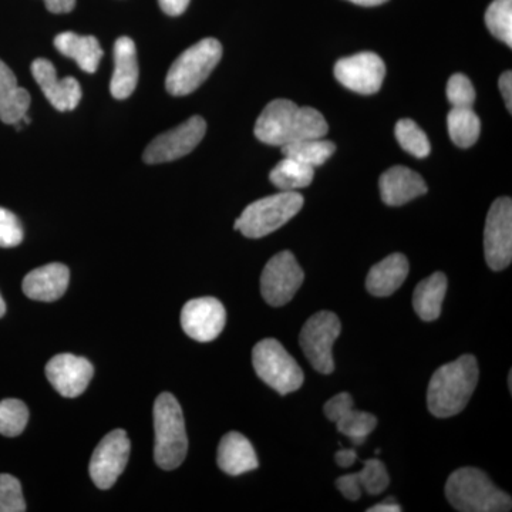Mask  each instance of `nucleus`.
<instances>
[{
  "instance_id": "f257e3e1",
  "label": "nucleus",
  "mask_w": 512,
  "mask_h": 512,
  "mask_svg": "<svg viewBox=\"0 0 512 512\" xmlns=\"http://www.w3.org/2000/svg\"><path fill=\"white\" fill-rule=\"evenodd\" d=\"M254 131L262 143L284 147L305 138L325 137L329 126L323 114L313 107H299L291 100L279 99L265 107Z\"/></svg>"
},
{
  "instance_id": "f03ea898",
  "label": "nucleus",
  "mask_w": 512,
  "mask_h": 512,
  "mask_svg": "<svg viewBox=\"0 0 512 512\" xmlns=\"http://www.w3.org/2000/svg\"><path fill=\"white\" fill-rule=\"evenodd\" d=\"M477 359L471 355L458 357L454 362L439 367L431 377L427 389V406L439 419H448L466 409L478 383Z\"/></svg>"
},
{
  "instance_id": "7ed1b4c3",
  "label": "nucleus",
  "mask_w": 512,
  "mask_h": 512,
  "mask_svg": "<svg viewBox=\"0 0 512 512\" xmlns=\"http://www.w3.org/2000/svg\"><path fill=\"white\" fill-rule=\"evenodd\" d=\"M446 497L461 512H505L511 510V497L495 487L478 468H458L446 484Z\"/></svg>"
},
{
  "instance_id": "20e7f679",
  "label": "nucleus",
  "mask_w": 512,
  "mask_h": 512,
  "mask_svg": "<svg viewBox=\"0 0 512 512\" xmlns=\"http://www.w3.org/2000/svg\"><path fill=\"white\" fill-rule=\"evenodd\" d=\"M154 460L163 470H175L187 457L188 437L183 409L171 393H161L154 404Z\"/></svg>"
},
{
  "instance_id": "39448f33",
  "label": "nucleus",
  "mask_w": 512,
  "mask_h": 512,
  "mask_svg": "<svg viewBox=\"0 0 512 512\" xmlns=\"http://www.w3.org/2000/svg\"><path fill=\"white\" fill-rule=\"evenodd\" d=\"M222 57V46L207 37L177 57L165 77V89L173 96H188L210 77Z\"/></svg>"
},
{
  "instance_id": "423d86ee",
  "label": "nucleus",
  "mask_w": 512,
  "mask_h": 512,
  "mask_svg": "<svg viewBox=\"0 0 512 512\" xmlns=\"http://www.w3.org/2000/svg\"><path fill=\"white\" fill-rule=\"evenodd\" d=\"M303 197L296 191H281L252 202L235 221L234 228L247 238H262L284 227L303 207Z\"/></svg>"
},
{
  "instance_id": "0eeeda50",
  "label": "nucleus",
  "mask_w": 512,
  "mask_h": 512,
  "mask_svg": "<svg viewBox=\"0 0 512 512\" xmlns=\"http://www.w3.org/2000/svg\"><path fill=\"white\" fill-rule=\"evenodd\" d=\"M252 365L259 379L282 396L301 389L305 380L301 366L276 339L256 343Z\"/></svg>"
},
{
  "instance_id": "6e6552de",
  "label": "nucleus",
  "mask_w": 512,
  "mask_h": 512,
  "mask_svg": "<svg viewBox=\"0 0 512 512\" xmlns=\"http://www.w3.org/2000/svg\"><path fill=\"white\" fill-rule=\"evenodd\" d=\"M342 332V323L333 312L322 311L308 319L302 328L301 348L313 369L323 375H330L335 370L333 362V343Z\"/></svg>"
},
{
  "instance_id": "1a4fd4ad",
  "label": "nucleus",
  "mask_w": 512,
  "mask_h": 512,
  "mask_svg": "<svg viewBox=\"0 0 512 512\" xmlns=\"http://www.w3.org/2000/svg\"><path fill=\"white\" fill-rule=\"evenodd\" d=\"M484 252L493 271H503L512 261V201L501 197L488 211L484 229Z\"/></svg>"
},
{
  "instance_id": "9d476101",
  "label": "nucleus",
  "mask_w": 512,
  "mask_h": 512,
  "mask_svg": "<svg viewBox=\"0 0 512 512\" xmlns=\"http://www.w3.org/2000/svg\"><path fill=\"white\" fill-rule=\"evenodd\" d=\"M305 279L292 252L282 251L269 259L261 275V293L265 302L275 308L291 302Z\"/></svg>"
},
{
  "instance_id": "9b49d317",
  "label": "nucleus",
  "mask_w": 512,
  "mask_h": 512,
  "mask_svg": "<svg viewBox=\"0 0 512 512\" xmlns=\"http://www.w3.org/2000/svg\"><path fill=\"white\" fill-rule=\"evenodd\" d=\"M205 133H207L205 120L200 116H192L180 126L154 138L144 151V163H170L187 156L201 143Z\"/></svg>"
},
{
  "instance_id": "f8f14e48",
  "label": "nucleus",
  "mask_w": 512,
  "mask_h": 512,
  "mask_svg": "<svg viewBox=\"0 0 512 512\" xmlns=\"http://www.w3.org/2000/svg\"><path fill=\"white\" fill-rule=\"evenodd\" d=\"M130 439L124 430H114L100 441L90 460V477L100 490H109L126 470Z\"/></svg>"
},
{
  "instance_id": "ddd939ff",
  "label": "nucleus",
  "mask_w": 512,
  "mask_h": 512,
  "mask_svg": "<svg viewBox=\"0 0 512 512\" xmlns=\"http://www.w3.org/2000/svg\"><path fill=\"white\" fill-rule=\"evenodd\" d=\"M386 66L382 57L372 52L340 59L335 66V77L343 86L359 94H375L382 87Z\"/></svg>"
},
{
  "instance_id": "4468645a",
  "label": "nucleus",
  "mask_w": 512,
  "mask_h": 512,
  "mask_svg": "<svg viewBox=\"0 0 512 512\" xmlns=\"http://www.w3.org/2000/svg\"><path fill=\"white\" fill-rule=\"evenodd\" d=\"M227 322V312L218 299L198 298L185 303L181 326L191 339L207 343L221 335Z\"/></svg>"
},
{
  "instance_id": "2eb2a0df",
  "label": "nucleus",
  "mask_w": 512,
  "mask_h": 512,
  "mask_svg": "<svg viewBox=\"0 0 512 512\" xmlns=\"http://www.w3.org/2000/svg\"><path fill=\"white\" fill-rule=\"evenodd\" d=\"M93 376L92 363L84 357L70 355V353L52 357L46 365L47 380L55 387L57 393L69 399L86 392Z\"/></svg>"
},
{
  "instance_id": "dca6fc26",
  "label": "nucleus",
  "mask_w": 512,
  "mask_h": 512,
  "mask_svg": "<svg viewBox=\"0 0 512 512\" xmlns=\"http://www.w3.org/2000/svg\"><path fill=\"white\" fill-rule=\"evenodd\" d=\"M326 416L336 424L340 433L352 440L355 446H362L367 436L376 429L377 419L373 414L355 409L349 393H339L326 402Z\"/></svg>"
},
{
  "instance_id": "f3484780",
  "label": "nucleus",
  "mask_w": 512,
  "mask_h": 512,
  "mask_svg": "<svg viewBox=\"0 0 512 512\" xmlns=\"http://www.w3.org/2000/svg\"><path fill=\"white\" fill-rule=\"evenodd\" d=\"M30 70L40 90L56 110L72 111L79 106L83 94L82 87L74 77L57 79L55 66L46 59H36Z\"/></svg>"
},
{
  "instance_id": "a211bd4d",
  "label": "nucleus",
  "mask_w": 512,
  "mask_h": 512,
  "mask_svg": "<svg viewBox=\"0 0 512 512\" xmlns=\"http://www.w3.org/2000/svg\"><path fill=\"white\" fill-rule=\"evenodd\" d=\"M427 184L420 174L410 168L396 165L380 177V195L384 204L400 207L426 194Z\"/></svg>"
},
{
  "instance_id": "6ab92c4d",
  "label": "nucleus",
  "mask_w": 512,
  "mask_h": 512,
  "mask_svg": "<svg viewBox=\"0 0 512 512\" xmlns=\"http://www.w3.org/2000/svg\"><path fill=\"white\" fill-rule=\"evenodd\" d=\"M69 268L63 264H49L33 269L23 279V292L33 301L55 302L62 298L69 286Z\"/></svg>"
},
{
  "instance_id": "aec40b11",
  "label": "nucleus",
  "mask_w": 512,
  "mask_h": 512,
  "mask_svg": "<svg viewBox=\"0 0 512 512\" xmlns=\"http://www.w3.org/2000/svg\"><path fill=\"white\" fill-rule=\"evenodd\" d=\"M138 83L136 43L130 37H119L114 43V72L110 82L111 96L117 100L128 99Z\"/></svg>"
},
{
  "instance_id": "412c9836",
  "label": "nucleus",
  "mask_w": 512,
  "mask_h": 512,
  "mask_svg": "<svg viewBox=\"0 0 512 512\" xmlns=\"http://www.w3.org/2000/svg\"><path fill=\"white\" fill-rule=\"evenodd\" d=\"M363 466L365 467L360 473L348 474L336 480V487L346 500H359L362 497V490L370 495H379L389 487V474L382 461L373 458V460L363 461Z\"/></svg>"
},
{
  "instance_id": "4be33fe9",
  "label": "nucleus",
  "mask_w": 512,
  "mask_h": 512,
  "mask_svg": "<svg viewBox=\"0 0 512 512\" xmlns=\"http://www.w3.org/2000/svg\"><path fill=\"white\" fill-rule=\"evenodd\" d=\"M218 467L228 476H241L256 470L258 457L251 441L237 431L225 434L218 446Z\"/></svg>"
},
{
  "instance_id": "5701e85b",
  "label": "nucleus",
  "mask_w": 512,
  "mask_h": 512,
  "mask_svg": "<svg viewBox=\"0 0 512 512\" xmlns=\"http://www.w3.org/2000/svg\"><path fill=\"white\" fill-rule=\"evenodd\" d=\"M409 275V261L403 254H392L373 266L367 274L366 288L370 295L386 298L393 295Z\"/></svg>"
},
{
  "instance_id": "b1692460",
  "label": "nucleus",
  "mask_w": 512,
  "mask_h": 512,
  "mask_svg": "<svg viewBox=\"0 0 512 512\" xmlns=\"http://www.w3.org/2000/svg\"><path fill=\"white\" fill-rule=\"evenodd\" d=\"M55 47L63 56L73 59L86 73H96L103 59V49L94 36L63 32L55 37Z\"/></svg>"
},
{
  "instance_id": "393cba45",
  "label": "nucleus",
  "mask_w": 512,
  "mask_h": 512,
  "mask_svg": "<svg viewBox=\"0 0 512 512\" xmlns=\"http://www.w3.org/2000/svg\"><path fill=\"white\" fill-rule=\"evenodd\" d=\"M447 286V276L443 272H436L416 286L413 295V308L421 320L433 322L440 318Z\"/></svg>"
},
{
  "instance_id": "a878e982",
  "label": "nucleus",
  "mask_w": 512,
  "mask_h": 512,
  "mask_svg": "<svg viewBox=\"0 0 512 512\" xmlns=\"http://www.w3.org/2000/svg\"><path fill=\"white\" fill-rule=\"evenodd\" d=\"M447 127L451 140L461 148L474 146L481 133L480 117L473 107H453L447 116Z\"/></svg>"
},
{
  "instance_id": "bb28decb",
  "label": "nucleus",
  "mask_w": 512,
  "mask_h": 512,
  "mask_svg": "<svg viewBox=\"0 0 512 512\" xmlns=\"http://www.w3.org/2000/svg\"><path fill=\"white\" fill-rule=\"evenodd\" d=\"M315 168L285 157L269 174V180L279 191H296L311 185Z\"/></svg>"
},
{
  "instance_id": "cd10ccee",
  "label": "nucleus",
  "mask_w": 512,
  "mask_h": 512,
  "mask_svg": "<svg viewBox=\"0 0 512 512\" xmlns=\"http://www.w3.org/2000/svg\"><path fill=\"white\" fill-rule=\"evenodd\" d=\"M284 157L293 158L306 165L316 168L325 164L336 151L335 144L332 141L320 138H305V140L295 141V143L286 144L281 147Z\"/></svg>"
},
{
  "instance_id": "c85d7f7f",
  "label": "nucleus",
  "mask_w": 512,
  "mask_h": 512,
  "mask_svg": "<svg viewBox=\"0 0 512 512\" xmlns=\"http://www.w3.org/2000/svg\"><path fill=\"white\" fill-rule=\"evenodd\" d=\"M491 35L512 47V0H494L485 13Z\"/></svg>"
},
{
  "instance_id": "c756f323",
  "label": "nucleus",
  "mask_w": 512,
  "mask_h": 512,
  "mask_svg": "<svg viewBox=\"0 0 512 512\" xmlns=\"http://www.w3.org/2000/svg\"><path fill=\"white\" fill-rule=\"evenodd\" d=\"M394 131L404 151L417 158L429 156L431 150L429 138L413 120H400Z\"/></svg>"
},
{
  "instance_id": "7c9ffc66",
  "label": "nucleus",
  "mask_w": 512,
  "mask_h": 512,
  "mask_svg": "<svg viewBox=\"0 0 512 512\" xmlns=\"http://www.w3.org/2000/svg\"><path fill=\"white\" fill-rule=\"evenodd\" d=\"M29 410L18 399H6L0 402V434L16 437L28 426Z\"/></svg>"
},
{
  "instance_id": "2f4dec72",
  "label": "nucleus",
  "mask_w": 512,
  "mask_h": 512,
  "mask_svg": "<svg viewBox=\"0 0 512 512\" xmlns=\"http://www.w3.org/2000/svg\"><path fill=\"white\" fill-rule=\"evenodd\" d=\"M30 101L32 99H30L28 90L19 86L16 87L5 103L0 106V120L5 124H10V126L22 123L23 117L28 114Z\"/></svg>"
},
{
  "instance_id": "473e14b6",
  "label": "nucleus",
  "mask_w": 512,
  "mask_h": 512,
  "mask_svg": "<svg viewBox=\"0 0 512 512\" xmlns=\"http://www.w3.org/2000/svg\"><path fill=\"white\" fill-rule=\"evenodd\" d=\"M22 485L10 474H0V512H25Z\"/></svg>"
},
{
  "instance_id": "72a5a7b5",
  "label": "nucleus",
  "mask_w": 512,
  "mask_h": 512,
  "mask_svg": "<svg viewBox=\"0 0 512 512\" xmlns=\"http://www.w3.org/2000/svg\"><path fill=\"white\" fill-rule=\"evenodd\" d=\"M447 99L453 107H473L476 90L464 74H454L447 83Z\"/></svg>"
},
{
  "instance_id": "f704fd0d",
  "label": "nucleus",
  "mask_w": 512,
  "mask_h": 512,
  "mask_svg": "<svg viewBox=\"0 0 512 512\" xmlns=\"http://www.w3.org/2000/svg\"><path fill=\"white\" fill-rule=\"evenodd\" d=\"M23 241V227L13 212L0 208V248L18 247Z\"/></svg>"
},
{
  "instance_id": "c9c22d12",
  "label": "nucleus",
  "mask_w": 512,
  "mask_h": 512,
  "mask_svg": "<svg viewBox=\"0 0 512 512\" xmlns=\"http://www.w3.org/2000/svg\"><path fill=\"white\" fill-rule=\"evenodd\" d=\"M18 87V79L12 69L0 60V106L5 103L6 99L13 93V90Z\"/></svg>"
},
{
  "instance_id": "e433bc0d",
  "label": "nucleus",
  "mask_w": 512,
  "mask_h": 512,
  "mask_svg": "<svg viewBox=\"0 0 512 512\" xmlns=\"http://www.w3.org/2000/svg\"><path fill=\"white\" fill-rule=\"evenodd\" d=\"M158 3L168 16H180L187 10L190 0H158Z\"/></svg>"
},
{
  "instance_id": "4c0bfd02",
  "label": "nucleus",
  "mask_w": 512,
  "mask_h": 512,
  "mask_svg": "<svg viewBox=\"0 0 512 512\" xmlns=\"http://www.w3.org/2000/svg\"><path fill=\"white\" fill-rule=\"evenodd\" d=\"M45 5L49 12L60 15V13L72 12L76 6V0H45Z\"/></svg>"
},
{
  "instance_id": "58836bf2",
  "label": "nucleus",
  "mask_w": 512,
  "mask_h": 512,
  "mask_svg": "<svg viewBox=\"0 0 512 512\" xmlns=\"http://www.w3.org/2000/svg\"><path fill=\"white\" fill-rule=\"evenodd\" d=\"M500 90L503 93L505 104H507L508 111L512 110V74L511 72H505L500 77Z\"/></svg>"
},
{
  "instance_id": "ea45409f",
  "label": "nucleus",
  "mask_w": 512,
  "mask_h": 512,
  "mask_svg": "<svg viewBox=\"0 0 512 512\" xmlns=\"http://www.w3.org/2000/svg\"><path fill=\"white\" fill-rule=\"evenodd\" d=\"M336 463H338L339 467L348 468L355 464L357 460V454L355 450H346V448H342V450L338 451L335 456Z\"/></svg>"
},
{
  "instance_id": "a19ab883",
  "label": "nucleus",
  "mask_w": 512,
  "mask_h": 512,
  "mask_svg": "<svg viewBox=\"0 0 512 512\" xmlns=\"http://www.w3.org/2000/svg\"><path fill=\"white\" fill-rule=\"evenodd\" d=\"M369 512H400L402 507L399 504L394 503L393 500H386L384 503L376 504L375 507L369 508Z\"/></svg>"
},
{
  "instance_id": "79ce46f5",
  "label": "nucleus",
  "mask_w": 512,
  "mask_h": 512,
  "mask_svg": "<svg viewBox=\"0 0 512 512\" xmlns=\"http://www.w3.org/2000/svg\"><path fill=\"white\" fill-rule=\"evenodd\" d=\"M349 2L356 3L360 6H379L386 3L387 0H349Z\"/></svg>"
},
{
  "instance_id": "37998d69",
  "label": "nucleus",
  "mask_w": 512,
  "mask_h": 512,
  "mask_svg": "<svg viewBox=\"0 0 512 512\" xmlns=\"http://www.w3.org/2000/svg\"><path fill=\"white\" fill-rule=\"evenodd\" d=\"M6 313V303L3 301L2 295H0V318Z\"/></svg>"
}]
</instances>
